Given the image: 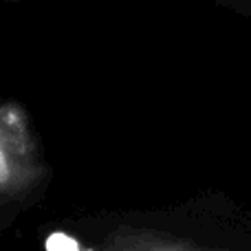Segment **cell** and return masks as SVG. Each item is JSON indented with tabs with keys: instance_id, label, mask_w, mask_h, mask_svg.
Listing matches in <instances>:
<instances>
[{
	"instance_id": "6da1fadb",
	"label": "cell",
	"mask_w": 251,
	"mask_h": 251,
	"mask_svg": "<svg viewBox=\"0 0 251 251\" xmlns=\"http://www.w3.org/2000/svg\"><path fill=\"white\" fill-rule=\"evenodd\" d=\"M47 174L33 132L16 104L0 100V196L13 199L33 190Z\"/></svg>"
},
{
	"instance_id": "7a4b0ae2",
	"label": "cell",
	"mask_w": 251,
	"mask_h": 251,
	"mask_svg": "<svg viewBox=\"0 0 251 251\" xmlns=\"http://www.w3.org/2000/svg\"><path fill=\"white\" fill-rule=\"evenodd\" d=\"M101 251H212L187 243L181 238H170L163 234L146 229H117L106 238Z\"/></svg>"
},
{
	"instance_id": "3957f363",
	"label": "cell",
	"mask_w": 251,
	"mask_h": 251,
	"mask_svg": "<svg viewBox=\"0 0 251 251\" xmlns=\"http://www.w3.org/2000/svg\"><path fill=\"white\" fill-rule=\"evenodd\" d=\"M44 249L47 251H97L86 245H82L75 236L66 234V231H51L44 240Z\"/></svg>"
}]
</instances>
